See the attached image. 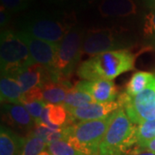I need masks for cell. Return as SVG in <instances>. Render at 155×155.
<instances>
[{"label":"cell","mask_w":155,"mask_h":155,"mask_svg":"<svg viewBox=\"0 0 155 155\" xmlns=\"http://www.w3.org/2000/svg\"><path fill=\"white\" fill-rule=\"evenodd\" d=\"M135 57L127 49L112 50L92 56L78 69V76L84 80H112L124 72L133 70Z\"/></svg>","instance_id":"obj_1"},{"label":"cell","mask_w":155,"mask_h":155,"mask_svg":"<svg viewBox=\"0 0 155 155\" xmlns=\"http://www.w3.org/2000/svg\"><path fill=\"white\" fill-rule=\"evenodd\" d=\"M137 125L134 124L122 108L115 112L114 118L100 145L98 155H128L138 145Z\"/></svg>","instance_id":"obj_2"},{"label":"cell","mask_w":155,"mask_h":155,"mask_svg":"<svg viewBox=\"0 0 155 155\" xmlns=\"http://www.w3.org/2000/svg\"><path fill=\"white\" fill-rule=\"evenodd\" d=\"M115 112L103 119L80 122L67 126V140L83 154L98 155L100 145L114 118Z\"/></svg>","instance_id":"obj_3"},{"label":"cell","mask_w":155,"mask_h":155,"mask_svg":"<svg viewBox=\"0 0 155 155\" xmlns=\"http://www.w3.org/2000/svg\"><path fill=\"white\" fill-rule=\"evenodd\" d=\"M0 63L1 76L15 78L21 71L35 62L31 57L27 45L17 34L5 29L1 33Z\"/></svg>","instance_id":"obj_4"},{"label":"cell","mask_w":155,"mask_h":155,"mask_svg":"<svg viewBox=\"0 0 155 155\" xmlns=\"http://www.w3.org/2000/svg\"><path fill=\"white\" fill-rule=\"evenodd\" d=\"M72 15H36L23 21L21 31L35 38L59 44L67 33L74 27Z\"/></svg>","instance_id":"obj_5"},{"label":"cell","mask_w":155,"mask_h":155,"mask_svg":"<svg viewBox=\"0 0 155 155\" xmlns=\"http://www.w3.org/2000/svg\"><path fill=\"white\" fill-rule=\"evenodd\" d=\"M84 35L78 27L72 28L59 44L53 71L63 79L72 74L80 57Z\"/></svg>","instance_id":"obj_6"},{"label":"cell","mask_w":155,"mask_h":155,"mask_svg":"<svg viewBox=\"0 0 155 155\" xmlns=\"http://www.w3.org/2000/svg\"><path fill=\"white\" fill-rule=\"evenodd\" d=\"M117 101L134 124L155 120V78L143 91L134 97L124 92Z\"/></svg>","instance_id":"obj_7"},{"label":"cell","mask_w":155,"mask_h":155,"mask_svg":"<svg viewBox=\"0 0 155 155\" xmlns=\"http://www.w3.org/2000/svg\"><path fill=\"white\" fill-rule=\"evenodd\" d=\"M120 42L113 29L109 28H91L84 36L82 53L95 56L105 52L118 50Z\"/></svg>","instance_id":"obj_8"},{"label":"cell","mask_w":155,"mask_h":155,"mask_svg":"<svg viewBox=\"0 0 155 155\" xmlns=\"http://www.w3.org/2000/svg\"><path fill=\"white\" fill-rule=\"evenodd\" d=\"M17 34L22 41L27 45L34 61L36 64L53 70L60 43L56 44L40 40L21 30L17 32Z\"/></svg>","instance_id":"obj_9"},{"label":"cell","mask_w":155,"mask_h":155,"mask_svg":"<svg viewBox=\"0 0 155 155\" xmlns=\"http://www.w3.org/2000/svg\"><path fill=\"white\" fill-rule=\"evenodd\" d=\"M121 108L118 101L111 103H92L78 108L68 110L69 122H85L107 117Z\"/></svg>","instance_id":"obj_10"},{"label":"cell","mask_w":155,"mask_h":155,"mask_svg":"<svg viewBox=\"0 0 155 155\" xmlns=\"http://www.w3.org/2000/svg\"><path fill=\"white\" fill-rule=\"evenodd\" d=\"M74 87L84 91L92 97L96 103H111L117 98L118 89L111 80H82L78 82Z\"/></svg>","instance_id":"obj_11"},{"label":"cell","mask_w":155,"mask_h":155,"mask_svg":"<svg viewBox=\"0 0 155 155\" xmlns=\"http://www.w3.org/2000/svg\"><path fill=\"white\" fill-rule=\"evenodd\" d=\"M2 110L5 122L17 129L31 131L35 124L22 104H4Z\"/></svg>","instance_id":"obj_12"},{"label":"cell","mask_w":155,"mask_h":155,"mask_svg":"<svg viewBox=\"0 0 155 155\" xmlns=\"http://www.w3.org/2000/svg\"><path fill=\"white\" fill-rule=\"evenodd\" d=\"M98 11L104 17H127L137 13V5L134 0H102Z\"/></svg>","instance_id":"obj_13"},{"label":"cell","mask_w":155,"mask_h":155,"mask_svg":"<svg viewBox=\"0 0 155 155\" xmlns=\"http://www.w3.org/2000/svg\"><path fill=\"white\" fill-rule=\"evenodd\" d=\"M68 122V111L62 104H46L39 122L54 130H61L67 127Z\"/></svg>","instance_id":"obj_14"},{"label":"cell","mask_w":155,"mask_h":155,"mask_svg":"<svg viewBox=\"0 0 155 155\" xmlns=\"http://www.w3.org/2000/svg\"><path fill=\"white\" fill-rule=\"evenodd\" d=\"M72 87L67 80L60 82L49 81L41 87L42 100L47 104H62L68 91Z\"/></svg>","instance_id":"obj_15"},{"label":"cell","mask_w":155,"mask_h":155,"mask_svg":"<svg viewBox=\"0 0 155 155\" xmlns=\"http://www.w3.org/2000/svg\"><path fill=\"white\" fill-rule=\"evenodd\" d=\"M25 138H22L7 127L1 126L0 155H21Z\"/></svg>","instance_id":"obj_16"},{"label":"cell","mask_w":155,"mask_h":155,"mask_svg":"<svg viewBox=\"0 0 155 155\" xmlns=\"http://www.w3.org/2000/svg\"><path fill=\"white\" fill-rule=\"evenodd\" d=\"M22 91L15 78L1 76L0 97L2 104H21Z\"/></svg>","instance_id":"obj_17"},{"label":"cell","mask_w":155,"mask_h":155,"mask_svg":"<svg viewBox=\"0 0 155 155\" xmlns=\"http://www.w3.org/2000/svg\"><path fill=\"white\" fill-rule=\"evenodd\" d=\"M155 75L147 72H137L131 77L126 86L125 92L130 97H134L143 91L153 80Z\"/></svg>","instance_id":"obj_18"},{"label":"cell","mask_w":155,"mask_h":155,"mask_svg":"<svg viewBox=\"0 0 155 155\" xmlns=\"http://www.w3.org/2000/svg\"><path fill=\"white\" fill-rule=\"evenodd\" d=\"M92 103H96V102L91 95H89L84 91H79L73 86L68 91L62 105L68 110L71 109L78 108Z\"/></svg>","instance_id":"obj_19"},{"label":"cell","mask_w":155,"mask_h":155,"mask_svg":"<svg viewBox=\"0 0 155 155\" xmlns=\"http://www.w3.org/2000/svg\"><path fill=\"white\" fill-rule=\"evenodd\" d=\"M48 143L43 139L33 134H28L24 140L21 155H40L47 150Z\"/></svg>","instance_id":"obj_20"},{"label":"cell","mask_w":155,"mask_h":155,"mask_svg":"<svg viewBox=\"0 0 155 155\" xmlns=\"http://www.w3.org/2000/svg\"><path fill=\"white\" fill-rule=\"evenodd\" d=\"M47 151L50 155H84L75 149L67 140H61L48 145Z\"/></svg>","instance_id":"obj_21"},{"label":"cell","mask_w":155,"mask_h":155,"mask_svg":"<svg viewBox=\"0 0 155 155\" xmlns=\"http://www.w3.org/2000/svg\"><path fill=\"white\" fill-rule=\"evenodd\" d=\"M136 135L138 144L155 139V120L146 121L138 124Z\"/></svg>","instance_id":"obj_22"},{"label":"cell","mask_w":155,"mask_h":155,"mask_svg":"<svg viewBox=\"0 0 155 155\" xmlns=\"http://www.w3.org/2000/svg\"><path fill=\"white\" fill-rule=\"evenodd\" d=\"M143 34L145 38L155 46V10L150 11L145 17Z\"/></svg>","instance_id":"obj_23"},{"label":"cell","mask_w":155,"mask_h":155,"mask_svg":"<svg viewBox=\"0 0 155 155\" xmlns=\"http://www.w3.org/2000/svg\"><path fill=\"white\" fill-rule=\"evenodd\" d=\"M1 6L11 13L19 12L28 8L32 0H0Z\"/></svg>","instance_id":"obj_24"},{"label":"cell","mask_w":155,"mask_h":155,"mask_svg":"<svg viewBox=\"0 0 155 155\" xmlns=\"http://www.w3.org/2000/svg\"><path fill=\"white\" fill-rule=\"evenodd\" d=\"M46 104H45L43 101H33V102L23 104V105L25 106V108L27 109L30 116H32L35 123L40 122L41 116Z\"/></svg>","instance_id":"obj_25"},{"label":"cell","mask_w":155,"mask_h":155,"mask_svg":"<svg viewBox=\"0 0 155 155\" xmlns=\"http://www.w3.org/2000/svg\"><path fill=\"white\" fill-rule=\"evenodd\" d=\"M11 20V12L7 11L4 7L1 6L0 10V27L4 28L9 23Z\"/></svg>","instance_id":"obj_26"},{"label":"cell","mask_w":155,"mask_h":155,"mask_svg":"<svg viewBox=\"0 0 155 155\" xmlns=\"http://www.w3.org/2000/svg\"><path fill=\"white\" fill-rule=\"evenodd\" d=\"M137 147L140 149L149 151V152H152V153H155V139L150 140H147V141H144V142H141V143H139L137 145Z\"/></svg>","instance_id":"obj_27"},{"label":"cell","mask_w":155,"mask_h":155,"mask_svg":"<svg viewBox=\"0 0 155 155\" xmlns=\"http://www.w3.org/2000/svg\"><path fill=\"white\" fill-rule=\"evenodd\" d=\"M128 155H155L154 153H152L149 151H145L139 148L138 147H136L134 150H132Z\"/></svg>","instance_id":"obj_28"},{"label":"cell","mask_w":155,"mask_h":155,"mask_svg":"<svg viewBox=\"0 0 155 155\" xmlns=\"http://www.w3.org/2000/svg\"><path fill=\"white\" fill-rule=\"evenodd\" d=\"M48 1L51 4L56 5H65L72 2L73 0H48Z\"/></svg>","instance_id":"obj_29"},{"label":"cell","mask_w":155,"mask_h":155,"mask_svg":"<svg viewBox=\"0 0 155 155\" xmlns=\"http://www.w3.org/2000/svg\"><path fill=\"white\" fill-rule=\"evenodd\" d=\"M82 1H83L84 5H92V4H94L97 0H82Z\"/></svg>","instance_id":"obj_30"},{"label":"cell","mask_w":155,"mask_h":155,"mask_svg":"<svg viewBox=\"0 0 155 155\" xmlns=\"http://www.w3.org/2000/svg\"><path fill=\"white\" fill-rule=\"evenodd\" d=\"M149 5L153 10H155V0H149Z\"/></svg>","instance_id":"obj_31"},{"label":"cell","mask_w":155,"mask_h":155,"mask_svg":"<svg viewBox=\"0 0 155 155\" xmlns=\"http://www.w3.org/2000/svg\"><path fill=\"white\" fill-rule=\"evenodd\" d=\"M40 155H50V154H49V153H48L47 150H45V151H43V152H42V153H41Z\"/></svg>","instance_id":"obj_32"}]
</instances>
